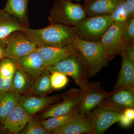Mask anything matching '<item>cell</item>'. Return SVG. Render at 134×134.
<instances>
[{
  "mask_svg": "<svg viewBox=\"0 0 134 134\" xmlns=\"http://www.w3.org/2000/svg\"><path fill=\"white\" fill-rule=\"evenodd\" d=\"M90 1V0H84V2H86L88 1Z\"/></svg>",
  "mask_w": 134,
  "mask_h": 134,
  "instance_id": "36",
  "label": "cell"
},
{
  "mask_svg": "<svg viewBox=\"0 0 134 134\" xmlns=\"http://www.w3.org/2000/svg\"><path fill=\"white\" fill-rule=\"evenodd\" d=\"M122 35L127 43H134V18L128 19L124 24Z\"/></svg>",
  "mask_w": 134,
  "mask_h": 134,
  "instance_id": "29",
  "label": "cell"
},
{
  "mask_svg": "<svg viewBox=\"0 0 134 134\" xmlns=\"http://www.w3.org/2000/svg\"><path fill=\"white\" fill-rule=\"evenodd\" d=\"M82 91L79 89H73L68 91L62 102L52 107L43 114L42 119L66 115L77 108L81 99Z\"/></svg>",
  "mask_w": 134,
  "mask_h": 134,
  "instance_id": "10",
  "label": "cell"
},
{
  "mask_svg": "<svg viewBox=\"0 0 134 134\" xmlns=\"http://www.w3.org/2000/svg\"><path fill=\"white\" fill-rule=\"evenodd\" d=\"M16 63L18 68L29 75L33 80L47 68L41 55L37 50L16 60Z\"/></svg>",
  "mask_w": 134,
  "mask_h": 134,
  "instance_id": "12",
  "label": "cell"
},
{
  "mask_svg": "<svg viewBox=\"0 0 134 134\" xmlns=\"http://www.w3.org/2000/svg\"><path fill=\"white\" fill-rule=\"evenodd\" d=\"M52 90L50 82V73L46 69L34 79L32 90L37 96H45Z\"/></svg>",
  "mask_w": 134,
  "mask_h": 134,
  "instance_id": "25",
  "label": "cell"
},
{
  "mask_svg": "<svg viewBox=\"0 0 134 134\" xmlns=\"http://www.w3.org/2000/svg\"><path fill=\"white\" fill-rule=\"evenodd\" d=\"M113 21L124 24L129 19L127 13L125 10L124 1L121 0L111 15Z\"/></svg>",
  "mask_w": 134,
  "mask_h": 134,
  "instance_id": "27",
  "label": "cell"
},
{
  "mask_svg": "<svg viewBox=\"0 0 134 134\" xmlns=\"http://www.w3.org/2000/svg\"><path fill=\"white\" fill-rule=\"evenodd\" d=\"M20 133L21 134H50L42 126L41 121L32 117L30 119L26 126Z\"/></svg>",
  "mask_w": 134,
  "mask_h": 134,
  "instance_id": "26",
  "label": "cell"
},
{
  "mask_svg": "<svg viewBox=\"0 0 134 134\" xmlns=\"http://www.w3.org/2000/svg\"><path fill=\"white\" fill-rule=\"evenodd\" d=\"M3 10L29 27L28 0H7Z\"/></svg>",
  "mask_w": 134,
  "mask_h": 134,
  "instance_id": "20",
  "label": "cell"
},
{
  "mask_svg": "<svg viewBox=\"0 0 134 134\" xmlns=\"http://www.w3.org/2000/svg\"><path fill=\"white\" fill-rule=\"evenodd\" d=\"M79 113V111L76 108L66 115L49 117L41 121V122L44 128L52 133L66 125Z\"/></svg>",
  "mask_w": 134,
  "mask_h": 134,
  "instance_id": "24",
  "label": "cell"
},
{
  "mask_svg": "<svg viewBox=\"0 0 134 134\" xmlns=\"http://www.w3.org/2000/svg\"><path fill=\"white\" fill-rule=\"evenodd\" d=\"M121 0H90L83 5L86 16L111 15Z\"/></svg>",
  "mask_w": 134,
  "mask_h": 134,
  "instance_id": "17",
  "label": "cell"
},
{
  "mask_svg": "<svg viewBox=\"0 0 134 134\" xmlns=\"http://www.w3.org/2000/svg\"><path fill=\"white\" fill-rule=\"evenodd\" d=\"M17 68L14 59L5 58L0 61V95L11 90L12 78Z\"/></svg>",
  "mask_w": 134,
  "mask_h": 134,
  "instance_id": "19",
  "label": "cell"
},
{
  "mask_svg": "<svg viewBox=\"0 0 134 134\" xmlns=\"http://www.w3.org/2000/svg\"><path fill=\"white\" fill-rule=\"evenodd\" d=\"M123 25L113 22L100 41L111 59L115 55L123 54L127 44L122 35Z\"/></svg>",
  "mask_w": 134,
  "mask_h": 134,
  "instance_id": "8",
  "label": "cell"
},
{
  "mask_svg": "<svg viewBox=\"0 0 134 134\" xmlns=\"http://www.w3.org/2000/svg\"><path fill=\"white\" fill-rule=\"evenodd\" d=\"M125 10L127 13L129 19L134 17V0H123Z\"/></svg>",
  "mask_w": 134,
  "mask_h": 134,
  "instance_id": "30",
  "label": "cell"
},
{
  "mask_svg": "<svg viewBox=\"0 0 134 134\" xmlns=\"http://www.w3.org/2000/svg\"><path fill=\"white\" fill-rule=\"evenodd\" d=\"M61 97H62V96L53 97L21 96L19 104L28 114L32 116Z\"/></svg>",
  "mask_w": 134,
  "mask_h": 134,
  "instance_id": "16",
  "label": "cell"
},
{
  "mask_svg": "<svg viewBox=\"0 0 134 134\" xmlns=\"http://www.w3.org/2000/svg\"><path fill=\"white\" fill-rule=\"evenodd\" d=\"M32 117L19 104L8 115L3 129L11 133H20Z\"/></svg>",
  "mask_w": 134,
  "mask_h": 134,
  "instance_id": "15",
  "label": "cell"
},
{
  "mask_svg": "<svg viewBox=\"0 0 134 134\" xmlns=\"http://www.w3.org/2000/svg\"><path fill=\"white\" fill-rule=\"evenodd\" d=\"M66 1H82V0H66Z\"/></svg>",
  "mask_w": 134,
  "mask_h": 134,
  "instance_id": "35",
  "label": "cell"
},
{
  "mask_svg": "<svg viewBox=\"0 0 134 134\" xmlns=\"http://www.w3.org/2000/svg\"><path fill=\"white\" fill-rule=\"evenodd\" d=\"M81 101L77 107L79 113L87 114L94 110L110 95L99 82H89L88 88L83 91Z\"/></svg>",
  "mask_w": 134,
  "mask_h": 134,
  "instance_id": "9",
  "label": "cell"
},
{
  "mask_svg": "<svg viewBox=\"0 0 134 134\" xmlns=\"http://www.w3.org/2000/svg\"><path fill=\"white\" fill-rule=\"evenodd\" d=\"M100 104L122 110L127 108H134V89L113 91Z\"/></svg>",
  "mask_w": 134,
  "mask_h": 134,
  "instance_id": "13",
  "label": "cell"
},
{
  "mask_svg": "<svg viewBox=\"0 0 134 134\" xmlns=\"http://www.w3.org/2000/svg\"><path fill=\"white\" fill-rule=\"evenodd\" d=\"M24 26L14 16L0 9V39L5 38L14 32L21 30Z\"/></svg>",
  "mask_w": 134,
  "mask_h": 134,
  "instance_id": "22",
  "label": "cell"
},
{
  "mask_svg": "<svg viewBox=\"0 0 134 134\" xmlns=\"http://www.w3.org/2000/svg\"><path fill=\"white\" fill-rule=\"evenodd\" d=\"M50 82L53 90H59L63 88L67 85L68 79L64 74L54 72L51 73Z\"/></svg>",
  "mask_w": 134,
  "mask_h": 134,
  "instance_id": "28",
  "label": "cell"
},
{
  "mask_svg": "<svg viewBox=\"0 0 134 134\" xmlns=\"http://www.w3.org/2000/svg\"><path fill=\"white\" fill-rule=\"evenodd\" d=\"M121 68L114 91L134 89V62L121 55Z\"/></svg>",
  "mask_w": 134,
  "mask_h": 134,
  "instance_id": "18",
  "label": "cell"
},
{
  "mask_svg": "<svg viewBox=\"0 0 134 134\" xmlns=\"http://www.w3.org/2000/svg\"><path fill=\"white\" fill-rule=\"evenodd\" d=\"M133 121L132 120L127 118L123 113L120 117L119 122H120V124L122 127H127L131 125Z\"/></svg>",
  "mask_w": 134,
  "mask_h": 134,
  "instance_id": "32",
  "label": "cell"
},
{
  "mask_svg": "<svg viewBox=\"0 0 134 134\" xmlns=\"http://www.w3.org/2000/svg\"><path fill=\"white\" fill-rule=\"evenodd\" d=\"M50 73L58 72L71 77L80 89L84 91L88 86V69L78 51L55 65L47 67Z\"/></svg>",
  "mask_w": 134,
  "mask_h": 134,
  "instance_id": "3",
  "label": "cell"
},
{
  "mask_svg": "<svg viewBox=\"0 0 134 134\" xmlns=\"http://www.w3.org/2000/svg\"><path fill=\"white\" fill-rule=\"evenodd\" d=\"M74 44L86 64L88 78L100 72L111 60L100 41H85L77 37Z\"/></svg>",
  "mask_w": 134,
  "mask_h": 134,
  "instance_id": "2",
  "label": "cell"
},
{
  "mask_svg": "<svg viewBox=\"0 0 134 134\" xmlns=\"http://www.w3.org/2000/svg\"><path fill=\"white\" fill-rule=\"evenodd\" d=\"M21 94L10 90L0 95V123L3 125L10 113L18 105Z\"/></svg>",
  "mask_w": 134,
  "mask_h": 134,
  "instance_id": "21",
  "label": "cell"
},
{
  "mask_svg": "<svg viewBox=\"0 0 134 134\" xmlns=\"http://www.w3.org/2000/svg\"><path fill=\"white\" fill-rule=\"evenodd\" d=\"M122 55H125L134 62V43H127L124 53Z\"/></svg>",
  "mask_w": 134,
  "mask_h": 134,
  "instance_id": "31",
  "label": "cell"
},
{
  "mask_svg": "<svg viewBox=\"0 0 134 134\" xmlns=\"http://www.w3.org/2000/svg\"><path fill=\"white\" fill-rule=\"evenodd\" d=\"M33 79L29 75L18 68L12 79L11 90L21 94L32 90Z\"/></svg>",
  "mask_w": 134,
  "mask_h": 134,
  "instance_id": "23",
  "label": "cell"
},
{
  "mask_svg": "<svg viewBox=\"0 0 134 134\" xmlns=\"http://www.w3.org/2000/svg\"><path fill=\"white\" fill-rule=\"evenodd\" d=\"M124 110H118L99 104L87 114L91 117L94 134L104 133L114 124L119 122Z\"/></svg>",
  "mask_w": 134,
  "mask_h": 134,
  "instance_id": "7",
  "label": "cell"
},
{
  "mask_svg": "<svg viewBox=\"0 0 134 134\" xmlns=\"http://www.w3.org/2000/svg\"><path fill=\"white\" fill-rule=\"evenodd\" d=\"M123 114L130 119L133 121L134 119V108H127L124 110Z\"/></svg>",
  "mask_w": 134,
  "mask_h": 134,
  "instance_id": "34",
  "label": "cell"
},
{
  "mask_svg": "<svg viewBox=\"0 0 134 134\" xmlns=\"http://www.w3.org/2000/svg\"><path fill=\"white\" fill-rule=\"evenodd\" d=\"M21 31L38 47H61L72 44L77 36L72 27L53 24L41 29L24 26Z\"/></svg>",
  "mask_w": 134,
  "mask_h": 134,
  "instance_id": "1",
  "label": "cell"
},
{
  "mask_svg": "<svg viewBox=\"0 0 134 134\" xmlns=\"http://www.w3.org/2000/svg\"><path fill=\"white\" fill-rule=\"evenodd\" d=\"M6 43L4 39H0V61L5 58Z\"/></svg>",
  "mask_w": 134,
  "mask_h": 134,
  "instance_id": "33",
  "label": "cell"
},
{
  "mask_svg": "<svg viewBox=\"0 0 134 134\" xmlns=\"http://www.w3.org/2000/svg\"><path fill=\"white\" fill-rule=\"evenodd\" d=\"M37 50L47 68L55 65L77 52L74 43L61 47H38Z\"/></svg>",
  "mask_w": 134,
  "mask_h": 134,
  "instance_id": "14",
  "label": "cell"
},
{
  "mask_svg": "<svg viewBox=\"0 0 134 134\" xmlns=\"http://www.w3.org/2000/svg\"><path fill=\"white\" fill-rule=\"evenodd\" d=\"M94 134L93 125L88 114L79 113L67 124L52 132L53 134Z\"/></svg>",
  "mask_w": 134,
  "mask_h": 134,
  "instance_id": "11",
  "label": "cell"
},
{
  "mask_svg": "<svg viewBox=\"0 0 134 134\" xmlns=\"http://www.w3.org/2000/svg\"><path fill=\"white\" fill-rule=\"evenodd\" d=\"M113 22L111 15L90 16L85 18L72 28L79 38L97 42L100 41Z\"/></svg>",
  "mask_w": 134,
  "mask_h": 134,
  "instance_id": "5",
  "label": "cell"
},
{
  "mask_svg": "<svg viewBox=\"0 0 134 134\" xmlns=\"http://www.w3.org/2000/svg\"><path fill=\"white\" fill-rule=\"evenodd\" d=\"M4 40L6 43L5 58L18 60L37 49L36 44L21 31L12 32Z\"/></svg>",
  "mask_w": 134,
  "mask_h": 134,
  "instance_id": "6",
  "label": "cell"
},
{
  "mask_svg": "<svg viewBox=\"0 0 134 134\" xmlns=\"http://www.w3.org/2000/svg\"><path fill=\"white\" fill-rule=\"evenodd\" d=\"M86 16L83 5L70 1L56 0L50 10L48 19L52 24L74 26Z\"/></svg>",
  "mask_w": 134,
  "mask_h": 134,
  "instance_id": "4",
  "label": "cell"
}]
</instances>
